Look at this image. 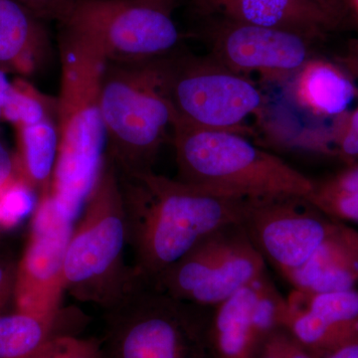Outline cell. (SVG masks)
<instances>
[{
  "mask_svg": "<svg viewBox=\"0 0 358 358\" xmlns=\"http://www.w3.org/2000/svg\"><path fill=\"white\" fill-rule=\"evenodd\" d=\"M119 176L134 268L147 284L212 233L241 222L245 199L214 194L152 171Z\"/></svg>",
  "mask_w": 358,
  "mask_h": 358,
  "instance_id": "cell-1",
  "label": "cell"
},
{
  "mask_svg": "<svg viewBox=\"0 0 358 358\" xmlns=\"http://www.w3.org/2000/svg\"><path fill=\"white\" fill-rule=\"evenodd\" d=\"M61 85L56 108L58 152L50 193L74 222L95 185L106 141L100 96L108 60L89 33L63 24L59 36Z\"/></svg>",
  "mask_w": 358,
  "mask_h": 358,
  "instance_id": "cell-2",
  "label": "cell"
},
{
  "mask_svg": "<svg viewBox=\"0 0 358 358\" xmlns=\"http://www.w3.org/2000/svg\"><path fill=\"white\" fill-rule=\"evenodd\" d=\"M173 141L178 179L187 185L238 199L312 196L315 180L241 133L176 122Z\"/></svg>",
  "mask_w": 358,
  "mask_h": 358,
  "instance_id": "cell-3",
  "label": "cell"
},
{
  "mask_svg": "<svg viewBox=\"0 0 358 358\" xmlns=\"http://www.w3.org/2000/svg\"><path fill=\"white\" fill-rule=\"evenodd\" d=\"M127 245L128 227L119 171L107 155L66 251L65 292L105 310L114 307L143 282L134 267L124 262Z\"/></svg>",
  "mask_w": 358,
  "mask_h": 358,
  "instance_id": "cell-4",
  "label": "cell"
},
{
  "mask_svg": "<svg viewBox=\"0 0 358 358\" xmlns=\"http://www.w3.org/2000/svg\"><path fill=\"white\" fill-rule=\"evenodd\" d=\"M164 58L141 63L108 62L100 106L108 155L117 171H152L176 115L166 95Z\"/></svg>",
  "mask_w": 358,
  "mask_h": 358,
  "instance_id": "cell-5",
  "label": "cell"
},
{
  "mask_svg": "<svg viewBox=\"0 0 358 358\" xmlns=\"http://www.w3.org/2000/svg\"><path fill=\"white\" fill-rule=\"evenodd\" d=\"M208 308L141 282L107 313L105 358H210Z\"/></svg>",
  "mask_w": 358,
  "mask_h": 358,
  "instance_id": "cell-6",
  "label": "cell"
},
{
  "mask_svg": "<svg viewBox=\"0 0 358 358\" xmlns=\"http://www.w3.org/2000/svg\"><path fill=\"white\" fill-rule=\"evenodd\" d=\"M164 77L176 124L241 133L243 122L263 108L255 84L214 58L167 56Z\"/></svg>",
  "mask_w": 358,
  "mask_h": 358,
  "instance_id": "cell-7",
  "label": "cell"
},
{
  "mask_svg": "<svg viewBox=\"0 0 358 358\" xmlns=\"http://www.w3.org/2000/svg\"><path fill=\"white\" fill-rule=\"evenodd\" d=\"M173 4L174 0H77L64 24L92 35L108 62H148L171 56L180 41Z\"/></svg>",
  "mask_w": 358,
  "mask_h": 358,
  "instance_id": "cell-8",
  "label": "cell"
},
{
  "mask_svg": "<svg viewBox=\"0 0 358 358\" xmlns=\"http://www.w3.org/2000/svg\"><path fill=\"white\" fill-rule=\"evenodd\" d=\"M336 220L294 195L245 199L240 225L250 241L282 275L300 267Z\"/></svg>",
  "mask_w": 358,
  "mask_h": 358,
  "instance_id": "cell-9",
  "label": "cell"
},
{
  "mask_svg": "<svg viewBox=\"0 0 358 358\" xmlns=\"http://www.w3.org/2000/svg\"><path fill=\"white\" fill-rule=\"evenodd\" d=\"M32 215L29 240L16 267L13 301L20 312L56 315L65 293L63 268L74 222L59 210L50 188L39 195Z\"/></svg>",
  "mask_w": 358,
  "mask_h": 358,
  "instance_id": "cell-10",
  "label": "cell"
},
{
  "mask_svg": "<svg viewBox=\"0 0 358 358\" xmlns=\"http://www.w3.org/2000/svg\"><path fill=\"white\" fill-rule=\"evenodd\" d=\"M211 42L214 59L234 72L288 74L310 60V41L282 28L215 20Z\"/></svg>",
  "mask_w": 358,
  "mask_h": 358,
  "instance_id": "cell-11",
  "label": "cell"
},
{
  "mask_svg": "<svg viewBox=\"0 0 358 358\" xmlns=\"http://www.w3.org/2000/svg\"><path fill=\"white\" fill-rule=\"evenodd\" d=\"M285 329L317 358L358 341V289L310 294L294 289Z\"/></svg>",
  "mask_w": 358,
  "mask_h": 358,
  "instance_id": "cell-12",
  "label": "cell"
},
{
  "mask_svg": "<svg viewBox=\"0 0 358 358\" xmlns=\"http://www.w3.org/2000/svg\"><path fill=\"white\" fill-rule=\"evenodd\" d=\"M215 20L282 28L319 39L334 29L343 13L308 0H194Z\"/></svg>",
  "mask_w": 358,
  "mask_h": 358,
  "instance_id": "cell-13",
  "label": "cell"
},
{
  "mask_svg": "<svg viewBox=\"0 0 358 358\" xmlns=\"http://www.w3.org/2000/svg\"><path fill=\"white\" fill-rule=\"evenodd\" d=\"M282 277L294 289L310 294L357 288L358 231L336 221L310 258Z\"/></svg>",
  "mask_w": 358,
  "mask_h": 358,
  "instance_id": "cell-14",
  "label": "cell"
},
{
  "mask_svg": "<svg viewBox=\"0 0 358 358\" xmlns=\"http://www.w3.org/2000/svg\"><path fill=\"white\" fill-rule=\"evenodd\" d=\"M44 21L16 0H0V70L31 76L50 52Z\"/></svg>",
  "mask_w": 358,
  "mask_h": 358,
  "instance_id": "cell-15",
  "label": "cell"
},
{
  "mask_svg": "<svg viewBox=\"0 0 358 358\" xmlns=\"http://www.w3.org/2000/svg\"><path fill=\"white\" fill-rule=\"evenodd\" d=\"M294 98L301 109L320 117H341L357 96L352 78L338 66L319 59L296 71Z\"/></svg>",
  "mask_w": 358,
  "mask_h": 358,
  "instance_id": "cell-16",
  "label": "cell"
},
{
  "mask_svg": "<svg viewBox=\"0 0 358 358\" xmlns=\"http://www.w3.org/2000/svg\"><path fill=\"white\" fill-rule=\"evenodd\" d=\"M265 272V259L240 225L239 232L227 253L186 301L215 308Z\"/></svg>",
  "mask_w": 358,
  "mask_h": 358,
  "instance_id": "cell-17",
  "label": "cell"
},
{
  "mask_svg": "<svg viewBox=\"0 0 358 358\" xmlns=\"http://www.w3.org/2000/svg\"><path fill=\"white\" fill-rule=\"evenodd\" d=\"M254 282L214 308L209 333L214 357H255L257 345L251 324Z\"/></svg>",
  "mask_w": 358,
  "mask_h": 358,
  "instance_id": "cell-18",
  "label": "cell"
},
{
  "mask_svg": "<svg viewBox=\"0 0 358 358\" xmlns=\"http://www.w3.org/2000/svg\"><path fill=\"white\" fill-rule=\"evenodd\" d=\"M15 129L18 176L40 195L50 188L57 159L59 138L56 119H47Z\"/></svg>",
  "mask_w": 358,
  "mask_h": 358,
  "instance_id": "cell-19",
  "label": "cell"
},
{
  "mask_svg": "<svg viewBox=\"0 0 358 358\" xmlns=\"http://www.w3.org/2000/svg\"><path fill=\"white\" fill-rule=\"evenodd\" d=\"M60 315L0 313V358H32L50 339L69 334Z\"/></svg>",
  "mask_w": 358,
  "mask_h": 358,
  "instance_id": "cell-20",
  "label": "cell"
},
{
  "mask_svg": "<svg viewBox=\"0 0 358 358\" xmlns=\"http://www.w3.org/2000/svg\"><path fill=\"white\" fill-rule=\"evenodd\" d=\"M57 99L40 93L24 78L11 82L10 89L1 107L2 121L14 127L28 126L47 119H56Z\"/></svg>",
  "mask_w": 358,
  "mask_h": 358,
  "instance_id": "cell-21",
  "label": "cell"
},
{
  "mask_svg": "<svg viewBox=\"0 0 358 358\" xmlns=\"http://www.w3.org/2000/svg\"><path fill=\"white\" fill-rule=\"evenodd\" d=\"M255 294L251 308V324L257 348L278 329H282L288 301L264 273L254 282Z\"/></svg>",
  "mask_w": 358,
  "mask_h": 358,
  "instance_id": "cell-22",
  "label": "cell"
},
{
  "mask_svg": "<svg viewBox=\"0 0 358 358\" xmlns=\"http://www.w3.org/2000/svg\"><path fill=\"white\" fill-rule=\"evenodd\" d=\"M36 192L17 176L0 190V231L22 222L36 208Z\"/></svg>",
  "mask_w": 358,
  "mask_h": 358,
  "instance_id": "cell-23",
  "label": "cell"
},
{
  "mask_svg": "<svg viewBox=\"0 0 358 358\" xmlns=\"http://www.w3.org/2000/svg\"><path fill=\"white\" fill-rule=\"evenodd\" d=\"M310 203L329 217L341 222H358V192L331 190L313 186Z\"/></svg>",
  "mask_w": 358,
  "mask_h": 358,
  "instance_id": "cell-24",
  "label": "cell"
},
{
  "mask_svg": "<svg viewBox=\"0 0 358 358\" xmlns=\"http://www.w3.org/2000/svg\"><path fill=\"white\" fill-rule=\"evenodd\" d=\"M32 358H105L103 345L95 338L60 334L50 339Z\"/></svg>",
  "mask_w": 358,
  "mask_h": 358,
  "instance_id": "cell-25",
  "label": "cell"
},
{
  "mask_svg": "<svg viewBox=\"0 0 358 358\" xmlns=\"http://www.w3.org/2000/svg\"><path fill=\"white\" fill-rule=\"evenodd\" d=\"M43 21H57L64 24L70 17L77 0H16Z\"/></svg>",
  "mask_w": 358,
  "mask_h": 358,
  "instance_id": "cell-26",
  "label": "cell"
},
{
  "mask_svg": "<svg viewBox=\"0 0 358 358\" xmlns=\"http://www.w3.org/2000/svg\"><path fill=\"white\" fill-rule=\"evenodd\" d=\"M336 145L339 157L348 164L358 162V108L343 121Z\"/></svg>",
  "mask_w": 358,
  "mask_h": 358,
  "instance_id": "cell-27",
  "label": "cell"
},
{
  "mask_svg": "<svg viewBox=\"0 0 358 358\" xmlns=\"http://www.w3.org/2000/svg\"><path fill=\"white\" fill-rule=\"evenodd\" d=\"M315 182L320 187L326 189L358 192V162L348 164L343 171L324 180Z\"/></svg>",
  "mask_w": 358,
  "mask_h": 358,
  "instance_id": "cell-28",
  "label": "cell"
},
{
  "mask_svg": "<svg viewBox=\"0 0 358 358\" xmlns=\"http://www.w3.org/2000/svg\"><path fill=\"white\" fill-rule=\"evenodd\" d=\"M17 265L6 259H0V313L13 300Z\"/></svg>",
  "mask_w": 358,
  "mask_h": 358,
  "instance_id": "cell-29",
  "label": "cell"
},
{
  "mask_svg": "<svg viewBox=\"0 0 358 358\" xmlns=\"http://www.w3.org/2000/svg\"><path fill=\"white\" fill-rule=\"evenodd\" d=\"M16 176L15 155L8 150L4 141L0 138V190Z\"/></svg>",
  "mask_w": 358,
  "mask_h": 358,
  "instance_id": "cell-30",
  "label": "cell"
},
{
  "mask_svg": "<svg viewBox=\"0 0 358 358\" xmlns=\"http://www.w3.org/2000/svg\"><path fill=\"white\" fill-rule=\"evenodd\" d=\"M284 345L286 358H315L287 331H285Z\"/></svg>",
  "mask_w": 358,
  "mask_h": 358,
  "instance_id": "cell-31",
  "label": "cell"
},
{
  "mask_svg": "<svg viewBox=\"0 0 358 358\" xmlns=\"http://www.w3.org/2000/svg\"><path fill=\"white\" fill-rule=\"evenodd\" d=\"M320 358H358V341L343 346Z\"/></svg>",
  "mask_w": 358,
  "mask_h": 358,
  "instance_id": "cell-32",
  "label": "cell"
},
{
  "mask_svg": "<svg viewBox=\"0 0 358 358\" xmlns=\"http://www.w3.org/2000/svg\"><path fill=\"white\" fill-rule=\"evenodd\" d=\"M10 86L11 82L7 79L6 73L0 70V108L2 107L4 101H6Z\"/></svg>",
  "mask_w": 358,
  "mask_h": 358,
  "instance_id": "cell-33",
  "label": "cell"
},
{
  "mask_svg": "<svg viewBox=\"0 0 358 358\" xmlns=\"http://www.w3.org/2000/svg\"><path fill=\"white\" fill-rule=\"evenodd\" d=\"M308 1L322 4V6L329 7V8L336 9V10L343 13V3H341V0H308Z\"/></svg>",
  "mask_w": 358,
  "mask_h": 358,
  "instance_id": "cell-34",
  "label": "cell"
},
{
  "mask_svg": "<svg viewBox=\"0 0 358 358\" xmlns=\"http://www.w3.org/2000/svg\"><path fill=\"white\" fill-rule=\"evenodd\" d=\"M353 3H355V7H357L358 13V0H353Z\"/></svg>",
  "mask_w": 358,
  "mask_h": 358,
  "instance_id": "cell-35",
  "label": "cell"
},
{
  "mask_svg": "<svg viewBox=\"0 0 358 358\" xmlns=\"http://www.w3.org/2000/svg\"><path fill=\"white\" fill-rule=\"evenodd\" d=\"M0 121H2L1 108H0Z\"/></svg>",
  "mask_w": 358,
  "mask_h": 358,
  "instance_id": "cell-36",
  "label": "cell"
}]
</instances>
